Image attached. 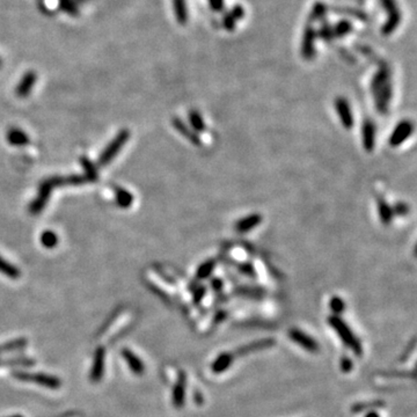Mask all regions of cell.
<instances>
[{"label":"cell","mask_w":417,"mask_h":417,"mask_svg":"<svg viewBox=\"0 0 417 417\" xmlns=\"http://www.w3.org/2000/svg\"><path fill=\"white\" fill-rule=\"evenodd\" d=\"M122 356L124 357V359H125V362H127L128 366H129V368L131 369V371H132L134 374H137V375L144 374V372H145V365H144L142 359L138 358V357L134 355L132 351L128 350V349H123L122 350Z\"/></svg>","instance_id":"cell-9"},{"label":"cell","mask_w":417,"mask_h":417,"mask_svg":"<svg viewBox=\"0 0 417 417\" xmlns=\"http://www.w3.org/2000/svg\"><path fill=\"white\" fill-rule=\"evenodd\" d=\"M190 122L191 124H193V127L197 130H203L205 128V124L203 123L202 117H200V115L196 111H193L190 114Z\"/></svg>","instance_id":"cell-19"},{"label":"cell","mask_w":417,"mask_h":417,"mask_svg":"<svg viewBox=\"0 0 417 417\" xmlns=\"http://www.w3.org/2000/svg\"><path fill=\"white\" fill-rule=\"evenodd\" d=\"M413 130H414V127L409 121H403L397 124L390 138L391 146L396 147L401 145V144H402L404 140H406L407 138L413 133Z\"/></svg>","instance_id":"cell-5"},{"label":"cell","mask_w":417,"mask_h":417,"mask_svg":"<svg viewBox=\"0 0 417 417\" xmlns=\"http://www.w3.org/2000/svg\"><path fill=\"white\" fill-rule=\"evenodd\" d=\"M375 143V127L371 121L363 124V145L368 152H371Z\"/></svg>","instance_id":"cell-11"},{"label":"cell","mask_w":417,"mask_h":417,"mask_svg":"<svg viewBox=\"0 0 417 417\" xmlns=\"http://www.w3.org/2000/svg\"><path fill=\"white\" fill-rule=\"evenodd\" d=\"M27 341L26 340H17L11 342V343L5 344V346L0 347V351H8V350H17V349H22L23 347H26Z\"/></svg>","instance_id":"cell-18"},{"label":"cell","mask_w":417,"mask_h":417,"mask_svg":"<svg viewBox=\"0 0 417 417\" xmlns=\"http://www.w3.org/2000/svg\"><path fill=\"white\" fill-rule=\"evenodd\" d=\"M340 366H341L342 372L348 373L353 369V363H352V360H351L350 358H348V357H342Z\"/></svg>","instance_id":"cell-21"},{"label":"cell","mask_w":417,"mask_h":417,"mask_svg":"<svg viewBox=\"0 0 417 417\" xmlns=\"http://www.w3.org/2000/svg\"><path fill=\"white\" fill-rule=\"evenodd\" d=\"M288 336H290V338L293 342H296L298 346L302 347L303 349L309 351V352L315 353L319 351L318 342H316L314 338L309 336V335H307L304 333V331L299 330V329H292V330H290Z\"/></svg>","instance_id":"cell-3"},{"label":"cell","mask_w":417,"mask_h":417,"mask_svg":"<svg viewBox=\"0 0 417 417\" xmlns=\"http://www.w3.org/2000/svg\"><path fill=\"white\" fill-rule=\"evenodd\" d=\"M212 262H208L204 263L203 265H200V268L198 269V272H197V277L199 278V280H203V278H206L210 275V272L212 271Z\"/></svg>","instance_id":"cell-20"},{"label":"cell","mask_w":417,"mask_h":417,"mask_svg":"<svg viewBox=\"0 0 417 417\" xmlns=\"http://www.w3.org/2000/svg\"><path fill=\"white\" fill-rule=\"evenodd\" d=\"M14 377L21 381H29L34 384H39L41 386L57 390L61 387L62 382L57 377H53L50 374H43V373H28V372H15Z\"/></svg>","instance_id":"cell-2"},{"label":"cell","mask_w":417,"mask_h":417,"mask_svg":"<svg viewBox=\"0 0 417 417\" xmlns=\"http://www.w3.org/2000/svg\"><path fill=\"white\" fill-rule=\"evenodd\" d=\"M186 386H187V375L183 372L178 374V379L172 392V401L175 408L181 409L186 401Z\"/></svg>","instance_id":"cell-6"},{"label":"cell","mask_w":417,"mask_h":417,"mask_svg":"<svg viewBox=\"0 0 417 417\" xmlns=\"http://www.w3.org/2000/svg\"><path fill=\"white\" fill-rule=\"evenodd\" d=\"M378 209H379V216L381 217V220L384 221V224H390L393 217V211L390 208V205L387 204L384 200H378Z\"/></svg>","instance_id":"cell-16"},{"label":"cell","mask_w":417,"mask_h":417,"mask_svg":"<svg viewBox=\"0 0 417 417\" xmlns=\"http://www.w3.org/2000/svg\"><path fill=\"white\" fill-rule=\"evenodd\" d=\"M328 322L329 325L331 326V328L335 329V331L337 333L338 337L344 342V344H346L348 348H350L356 356L362 357L363 356L362 343H360L358 338L353 335V333L351 331V329L348 327L346 322H344L341 318H338L337 315L329 316Z\"/></svg>","instance_id":"cell-1"},{"label":"cell","mask_w":417,"mask_h":417,"mask_svg":"<svg viewBox=\"0 0 417 417\" xmlns=\"http://www.w3.org/2000/svg\"><path fill=\"white\" fill-rule=\"evenodd\" d=\"M262 218L260 215H250L247 216V217H244L243 219H241L237 222V230L238 232H240V233H246L247 231L253 230L254 227H256L261 222Z\"/></svg>","instance_id":"cell-12"},{"label":"cell","mask_w":417,"mask_h":417,"mask_svg":"<svg viewBox=\"0 0 417 417\" xmlns=\"http://www.w3.org/2000/svg\"><path fill=\"white\" fill-rule=\"evenodd\" d=\"M330 309L334 312V314H341L342 312L344 311V302L341 299V298L338 297H334L333 299L330 300Z\"/></svg>","instance_id":"cell-17"},{"label":"cell","mask_w":417,"mask_h":417,"mask_svg":"<svg viewBox=\"0 0 417 417\" xmlns=\"http://www.w3.org/2000/svg\"><path fill=\"white\" fill-rule=\"evenodd\" d=\"M365 417H380V416H379V414L377 412H370L366 414Z\"/></svg>","instance_id":"cell-24"},{"label":"cell","mask_w":417,"mask_h":417,"mask_svg":"<svg viewBox=\"0 0 417 417\" xmlns=\"http://www.w3.org/2000/svg\"><path fill=\"white\" fill-rule=\"evenodd\" d=\"M384 401L381 400H374V401H366V402H357L355 404H352L351 406V413L353 414H359L363 412H366V410H373V409H378L381 408V407L385 406Z\"/></svg>","instance_id":"cell-14"},{"label":"cell","mask_w":417,"mask_h":417,"mask_svg":"<svg viewBox=\"0 0 417 417\" xmlns=\"http://www.w3.org/2000/svg\"><path fill=\"white\" fill-rule=\"evenodd\" d=\"M210 4L216 11H219L222 5H224V0H210Z\"/></svg>","instance_id":"cell-23"},{"label":"cell","mask_w":417,"mask_h":417,"mask_svg":"<svg viewBox=\"0 0 417 417\" xmlns=\"http://www.w3.org/2000/svg\"><path fill=\"white\" fill-rule=\"evenodd\" d=\"M175 15L180 23H184L187 21V5L186 0H173Z\"/></svg>","instance_id":"cell-15"},{"label":"cell","mask_w":417,"mask_h":417,"mask_svg":"<svg viewBox=\"0 0 417 417\" xmlns=\"http://www.w3.org/2000/svg\"><path fill=\"white\" fill-rule=\"evenodd\" d=\"M105 362H106V349L103 347H99L94 355V362L90 371L89 379L92 382H99L105 373Z\"/></svg>","instance_id":"cell-4"},{"label":"cell","mask_w":417,"mask_h":417,"mask_svg":"<svg viewBox=\"0 0 417 417\" xmlns=\"http://www.w3.org/2000/svg\"><path fill=\"white\" fill-rule=\"evenodd\" d=\"M0 66H1V59H0Z\"/></svg>","instance_id":"cell-26"},{"label":"cell","mask_w":417,"mask_h":417,"mask_svg":"<svg viewBox=\"0 0 417 417\" xmlns=\"http://www.w3.org/2000/svg\"><path fill=\"white\" fill-rule=\"evenodd\" d=\"M12 417H22V416H20V415H17V416H12Z\"/></svg>","instance_id":"cell-25"},{"label":"cell","mask_w":417,"mask_h":417,"mask_svg":"<svg viewBox=\"0 0 417 417\" xmlns=\"http://www.w3.org/2000/svg\"><path fill=\"white\" fill-rule=\"evenodd\" d=\"M335 106H336L337 115H338V117H340V121H341L342 125H343L346 129H350V128H352L353 115H352V112H351L349 102H348L346 99L338 98L336 100V103H335Z\"/></svg>","instance_id":"cell-8"},{"label":"cell","mask_w":417,"mask_h":417,"mask_svg":"<svg viewBox=\"0 0 417 417\" xmlns=\"http://www.w3.org/2000/svg\"><path fill=\"white\" fill-rule=\"evenodd\" d=\"M36 81V74L34 72H28L26 76L23 77V79L21 80L20 85L17 88V94L19 96H26L29 94L31 87L34 86Z\"/></svg>","instance_id":"cell-13"},{"label":"cell","mask_w":417,"mask_h":417,"mask_svg":"<svg viewBox=\"0 0 417 417\" xmlns=\"http://www.w3.org/2000/svg\"><path fill=\"white\" fill-rule=\"evenodd\" d=\"M233 359H234V353L232 352L220 353V355L215 359V362L212 363L211 365L212 372L216 373V374L225 372L232 364H233Z\"/></svg>","instance_id":"cell-10"},{"label":"cell","mask_w":417,"mask_h":417,"mask_svg":"<svg viewBox=\"0 0 417 417\" xmlns=\"http://www.w3.org/2000/svg\"><path fill=\"white\" fill-rule=\"evenodd\" d=\"M11 140L12 143L14 144H23L26 142V137H24V134L22 132H20V131H14V132L11 133Z\"/></svg>","instance_id":"cell-22"},{"label":"cell","mask_w":417,"mask_h":417,"mask_svg":"<svg viewBox=\"0 0 417 417\" xmlns=\"http://www.w3.org/2000/svg\"><path fill=\"white\" fill-rule=\"evenodd\" d=\"M276 344V340L275 338H262V340H258V341H254L252 343L246 344V346L240 347L239 349H237V351L234 352V356H244V355H248L250 352H255V351L259 350H264V349H269V348H272Z\"/></svg>","instance_id":"cell-7"}]
</instances>
